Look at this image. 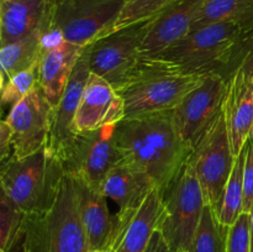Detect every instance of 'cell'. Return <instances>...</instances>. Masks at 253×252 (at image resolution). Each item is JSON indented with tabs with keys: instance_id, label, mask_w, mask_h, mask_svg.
Returning <instances> with one entry per match:
<instances>
[{
	"instance_id": "7402d4cb",
	"label": "cell",
	"mask_w": 253,
	"mask_h": 252,
	"mask_svg": "<svg viewBox=\"0 0 253 252\" xmlns=\"http://www.w3.org/2000/svg\"><path fill=\"white\" fill-rule=\"evenodd\" d=\"M244 162L245 151L235 158L229 180L214 207L215 215L220 224L230 227L244 212Z\"/></svg>"
},
{
	"instance_id": "9c48e42d",
	"label": "cell",
	"mask_w": 253,
	"mask_h": 252,
	"mask_svg": "<svg viewBox=\"0 0 253 252\" xmlns=\"http://www.w3.org/2000/svg\"><path fill=\"white\" fill-rule=\"evenodd\" d=\"M227 84L229 79L221 74H205L172 110L178 132L192 151L221 116Z\"/></svg>"
},
{
	"instance_id": "277c9868",
	"label": "cell",
	"mask_w": 253,
	"mask_h": 252,
	"mask_svg": "<svg viewBox=\"0 0 253 252\" xmlns=\"http://www.w3.org/2000/svg\"><path fill=\"white\" fill-rule=\"evenodd\" d=\"M64 174L61 161L47 147L22 158L10 153L0 163V185L26 215L52 207Z\"/></svg>"
},
{
	"instance_id": "52a82bcc",
	"label": "cell",
	"mask_w": 253,
	"mask_h": 252,
	"mask_svg": "<svg viewBox=\"0 0 253 252\" xmlns=\"http://www.w3.org/2000/svg\"><path fill=\"white\" fill-rule=\"evenodd\" d=\"M126 0H49V25L67 42L85 47L110 34Z\"/></svg>"
},
{
	"instance_id": "d4e9b609",
	"label": "cell",
	"mask_w": 253,
	"mask_h": 252,
	"mask_svg": "<svg viewBox=\"0 0 253 252\" xmlns=\"http://www.w3.org/2000/svg\"><path fill=\"white\" fill-rule=\"evenodd\" d=\"M26 217L0 185V250L12 252L21 246Z\"/></svg>"
},
{
	"instance_id": "f546056e",
	"label": "cell",
	"mask_w": 253,
	"mask_h": 252,
	"mask_svg": "<svg viewBox=\"0 0 253 252\" xmlns=\"http://www.w3.org/2000/svg\"><path fill=\"white\" fill-rule=\"evenodd\" d=\"M244 151V212H250L253 208V140H247Z\"/></svg>"
},
{
	"instance_id": "f1b7e54d",
	"label": "cell",
	"mask_w": 253,
	"mask_h": 252,
	"mask_svg": "<svg viewBox=\"0 0 253 252\" xmlns=\"http://www.w3.org/2000/svg\"><path fill=\"white\" fill-rule=\"evenodd\" d=\"M226 252H251V217L242 212L227 229Z\"/></svg>"
},
{
	"instance_id": "ba28073f",
	"label": "cell",
	"mask_w": 253,
	"mask_h": 252,
	"mask_svg": "<svg viewBox=\"0 0 253 252\" xmlns=\"http://www.w3.org/2000/svg\"><path fill=\"white\" fill-rule=\"evenodd\" d=\"M152 20V19H151ZM151 20L110 32L84 47L90 73L120 88L135 72Z\"/></svg>"
},
{
	"instance_id": "d6986e66",
	"label": "cell",
	"mask_w": 253,
	"mask_h": 252,
	"mask_svg": "<svg viewBox=\"0 0 253 252\" xmlns=\"http://www.w3.org/2000/svg\"><path fill=\"white\" fill-rule=\"evenodd\" d=\"M155 188L146 173L120 161L105 177L101 192L118 205L119 214L128 216L137 211Z\"/></svg>"
},
{
	"instance_id": "f35d334b",
	"label": "cell",
	"mask_w": 253,
	"mask_h": 252,
	"mask_svg": "<svg viewBox=\"0 0 253 252\" xmlns=\"http://www.w3.org/2000/svg\"><path fill=\"white\" fill-rule=\"evenodd\" d=\"M1 1H5V0H0V2H1Z\"/></svg>"
},
{
	"instance_id": "8992f818",
	"label": "cell",
	"mask_w": 253,
	"mask_h": 252,
	"mask_svg": "<svg viewBox=\"0 0 253 252\" xmlns=\"http://www.w3.org/2000/svg\"><path fill=\"white\" fill-rule=\"evenodd\" d=\"M162 199L157 230L173 252H188L207 205L192 158L170 183Z\"/></svg>"
},
{
	"instance_id": "d590c367",
	"label": "cell",
	"mask_w": 253,
	"mask_h": 252,
	"mask_svg": "<svg viewBox=\"0 0 253 252\" xmlns=\"http://www.w3.org/2000/svg\"><path fill=\"white\" fill-rule=\"evenodd\" d=\"M89 252H111V251H109V250H91V251Z\"/></svg>"
},
{
	"instance_id": "603a6c76",
	"label": "cell",
	"mask_w": 253,
	"mask_h": 252,
	"mask_svg": "<svg viewBox=\"0 0 253 252\" xmlns=\"http://www.w3.org/2000/svg\"><path fill=\"white\" fill-rule=\"evenodd\" d=\"M43 31L35 32L25 39L0 47V69L6 81L19 72L39 63L43 54L41 43Z\"/></svg>"
},
{
	"instance_id": "83f0119b",
	"label": "cell",
	"mask_w": 253,
	"mask_h": 252,
	"mask_svg": "<svg viewBox=\"0 0 253 252\" xmlns=\"http://www.w3.org/2000/svg\"><path fill=\"white\" fill-rule=\"evenodd\" d=\"M173 0H126L123 12L111 32L124 29L136 22L146 21L157 16Z\"/></svg>"
},
{
	"instance_id": "4fadbf2b",
	"label": "cell",
	"mask_w": 253,
	"mask_h": 252,
	"mask_svg": "<svg viewBox=\"0 0 253 252\" xmlns=\"http://www.w3.org/2000/svg\"><path fill=\"white\" fill-rule=\"evenodd\" d=\"M124 119L125 104L115 86L90 73L74 116L73 132L77 135L113 126Z\"/></svg>"
},
{
	"instance_id": "60d3db41",
	"label": "cell",
	"mask_w": 253,
	"mask_h": 252,
	"mask_svg": "<svg viewBox=\"0 0 253 252\" xmlns=\"http://www.w3.org/2000/svg\"><path fill=\"white\" fill-rule=\"evenodd\" d=\"M1 114H2V113H1V111H0V115H1Z\"/></svg>"
},
{
	"instance_id": "cb8c5ba5",
	"label": "cell",
	"mask_w": 253,
	"mask_h": 252,
	"mask_svg": "<svg viewBox=\"0 0 253 252\" xmlns=\"http://www.w3.org/2000/svg\"><path fill=\"white\" fill-rule=\"evenodd\" d=\"M221 21L252 22L253 0H205L192 30Z\"/></svg>"
},
{
	"instance_id": "6da1fadb",
	"label": "cell",
	"mask_w": 253,
	"mask_h": 252,
	"mask_svg": "<svg viewBox=\"0 0 253 252\" xmlns=\"http://www.w3.org/2000/svg\"><path fill=\"white\" fill-rule=\"evenodd\" d=\"M114 140L121 162L146 173L162 195L193 153L178 132L172 110L124 119L115 125Z\"/></svg>"
},
{
	"instance_id": "3957f363",
	"label": "cell",
	"mask_w": 253,
	"mask_h": 252,
	"mask_svg": "<svg viewBox=\"0 0 253 252\" xmlns=\"http://www.w3.org/2000/svg\"><path fill=\"white\" fill-rule=\"evenodd\" d=\"M20 249L29 252H89L73 177L64 174L47 211L27 215Z\"/></svg>"
},
{
	"instance_id": "74e56055",
	"label": "cell",
	"mask_w": 253,
	"mask_h": 252,
	"mask_svg": "<svg viewBox=\"0 0 253 252\" xmlns=\"http://www.w3.org/2000/svg\"><path fill=\"white\" fill-rule=\"evenodd\" d=\"M21 252H29V251H24V250H22V251Z\"/></svg>"
},
{
	"instance_id": "1f68e13d",
	"label": "cell",
	"mask_w": 253,
	"mask_h": 252,
	"mask_svg": "<svg viewBox=\"0 0 253 252\" xmlns=\"http://www.w3.org/2000/svg\"><path fill=\"white\" fill-rule=\"evenodd\" d=\"M236 72H239L240 74H242L246 78L253 79V32L251 35V39H250L246 54H245L244 59H242L241 64H240Z\"/></svg>"
},
{
	"instance_id": "4dcf8cb0",
	"label": "cell",
	"mask_w": 253,
	"mask_h": 252,
	"mask_svg": "<svg viewBox=\"0 0 253 252\" xmlns=\"http://www.w3.org/2000/svg\"><path fill=\"white\" fill-rule=\"evenodd\" d=\"M11 150V130L9 124L0 115V163L10 155Z\"/></svg>"
},
{
	"instance_id": "e0dca14e",
	"label": "cell",
	"mask_w": 253,
	"mask_h": 252,
	"mask_svg": "<svg viewBox=\"0 0 253 252\" xmlns=\"http://www.w3.org/2000/svg\"><path fill=\"white\" fill-rule=\"evenodd\" d=\"M224 118L235 157L244 150L253 124V79L235 72L229 79Z\"/></svg>"
},
{
	"instance_id": "8d00e7d4",
	"label": "cell",
	"mask_w": 253,
	"mask_h": 252,
	"mask_svg": "<svg viewBox=\"0 0 253 252\" xmlns=\"http://www.w3.org/2000/svg\"><path fill=\"white\" fill-rule=\"evenodd\" d=\"M249 140H253V124H252V128H251V131H250Z\"/></svg>"
},
{
	"instance_id": "d6a6232c",
	"label": "cell",
	"mask_w": 253,
	"mask_h": 252,
	"mask_svg": "<svg viewBox=\"0 0 253 252\" xmlns=\"http://www.w3.org/2000/svg\"><path fill=\"white\" fill-rule=\"evenodd\" d=\"M145 252H173V251L169 249V246L167 245L166 240L163 239L162 234H161L158 230H156L155 234L152 235V239H151L147 249L145 250Z\"/></svg>"
},
{
	"instance_id": "5b68a950",
	"label": "cell",
	"mask_w": 253,
	"mask_h": 252,
	"mask_svg": "<svg viewBox=\"0 0 253 252\" xmlns=\"http://www.w3.org/2000/svg\"><path fill=\"white\" fill-rule=\"evenodd\" d=\"M203 77L180 73L155 57H141L132 76L116 89L125 104V119L173 110Z\"/></svg>"
},
{
	"instance_id": "e575fe53",
	"label": "cell",
	"mask_w": 253,
	"mask_h": 252,
	"mask_svg": "<svg viewBox=\"0 0 253 252\" xmlns=\"http://www.w3.org/2000/svg\"><path fill=\"white\" fill-rule=\"evenodd\" d=\"M250 217H251V252H253V208L250 211Z\"/></svg>"
},
{
	"instance_id": "ac0fdd59",
	"label": "cell",
	"mask_w": 253,
	"mask_h": 252,
	"mask_svg": "<svg viewBox=\"0 0 253 252\" xmlns=\"http://www.w3.org/2000/svg\"><path fill=\"white\" fill-rule=\"evenodd\" d=\"M49 26V0H5L0 2V47Z\"/></svg>"
},
{
	"instance_id": "ab89813d",
	"label": "cell",
	"mask_w": 253,
	"mask_h": 252,
	"mask_svg": "<svg viewBox=\"0 0 253 252\" xmlns=\"http://www.w3.org/2000/svg\"><path fill=\"white\" fill-rule=\"evenodd\" d=\"M0 252H4V251H2V250H0Z\"/></svg>"
},
{
	"instance_id": "ffe728a7",
	"label": "cell",
	"mask_w": 253,
	"mask_h": 252,
	"mask_svg": "<svg viewBox=\"0 0 253 252\" xmlns=\"http://www.w3.org/2000/svg\"><path fill=\"white\" fill-rule=\"evenodd\" d=\"M84 47L64 41L48 49L39 62V88L53 108L58 104Z\"/></svg>"
},
{
	"instance_id": "4316f807",
	"label": "cell",
	"mask_w": 253,
	"mask_h": 252,
	"mask_svg": "<svg viewBox=\"0 0 253 252\" xmlns=\"http://www.w3.org/2000/svg\"><path fill=\"white\" fill-rule=\"evenodd\" d=\"M37 85H39V63L19 72L7 79L4 89L0 93V111L2 113V110L7 106L11 109L15 104L31 93Z\"/></svg>"
},
{
	"instance_id": "7c38bea8",
	"label": "cell",
	"mask_w": 253,
	"mask_h": 252,
	"mask_svg": "<svg viewBox=\"0 0 253 252\" xmlns=\"http://www.w3.org/2000/svg\"><path fill=\"white\" fill-rule=\"evenodd\" d=\"M53 109L39 85L10 109L5 120L11 130L12 155L22 158L46 147Z\"/></svg>"
},
{
	"instance_id": "8fae6325",
	"label": "cell",
	"mask_w": 253,
	"mask_h": 252,
	"mask_svg": "<svg viewBox=\"0 0 253 252\" xmlns=\"http://www.w3.org/2000/svg\"><path fill=\"white\" fill-rule=\"evenodd\" d=\"M205 204L214 208L229 180L235 156L230 145L224 110L190 156Z\"/></svg>"
},
{
	"instance_id": "44dd1931",
	"label": "cell",
	"mask_w": 253,
	"mask_h": 252,
	"mask_svg": "<svg viewBox=\"0 0 253 252\" xmlns=\"http://www.w3.org/2000/svg\"><path fill=\"white\" fill-rule=\"evenodd\" d=\"M162 209V194L155 188L137 211L125 222L111 252H145L157 230Z\"/></svg>"
},
{
	"instance_id": "2e32d148",
	"label": "cell",
	"mask_w": 253,
	"mask_h": 252,
	"mask_svg": "<svg viewBox=\"0 0 253 252\" xmlns=\"http://www.w3.org/2000/svg\"><path fill=\"white\" fill-rule=\"evenodd\" d=\"M74 180L78 193L79 212L88 239L89 251H111L118 229V216L110 212L108 198L101 190L95 189L78 179Z\"/></svg>"
},
{
	"instance_id": "484cf974",
	"label": "cell",
	"mask_w": 253,
	"mask_h": 252,
	"mask_svg": "<svg viewBox=\"0 0 253 252\" xmlns=\"http://www.w3.org/2000/svg\"><path fill=\"white\" fill-rule=\"evenodd\" d=\"M227 229L216 219L214 208L205 205L188 252H226Z\"/></svg>"
},
{
	"instance_id": "836d02e7",
	"label": "cell",
	"mask_w": 253,
	"mask_h": 252,
	"mask_svg": "<svg viewBox=\"0 0 253 252\" xmlns=\"http://www.w3.org/2000/svg\"><path fill=\"white\" fill-rule=\"evenodd\" d=\"M5 83H6V78H5L4 73H2L1 69H0V93H1L2 89H4Z\"/></svg>"
},
{
	"instance_id": "5bb4252c",
	"label": "cell",
	"mask_w": 253,
	"mask_h": 252,
	"mask_svg": "<svg viewBox=\"0 0 253 252\" xmlns=\"http://www.w3.org/2000/svg\"><path fill=\"white\" fill-rule=\"evenodd\" d=\"M205 0H173L151 20L140 48L141 57L157 56L189 34Z\"/></svg>"
},
{
	"instance_id": "9a60e30c",
	"label": "cell",
	"mask_w": 253,
	"mask_h": 252,
	"mask_svg": "<svg viewBox=\"0 0 253 252\" xmlns=\"http://www.w3.org/2000/svg\"><path fill=\"white\" fill-rule=\"evenodd\" d=\"M90 76L85 51L83 49L74 71L69 78L68 84L59 99L58 104L53 109L51 131L46 147L58 158L59 161L67 152L71 143L73 142L76 133L73 132V121L81 101L82 93L86 81ZM62 163V162H61Z\"/></svg>"
},
{
	"instance_id": "30bf717a",
	"label": "cell",
	"mask_w": 253,
	"mask_h": 252,
	"mask_svg": "<svg viewBox=\"0 0 253 252\" xmlns=\"http://www.w3.org/2000/svg\"><path fill=\"white\" fill-rule=\"evenodd\" d=\"M114 130L115 125L77 133L61 160L64 173L101 190L108 173L121 161Z\"/></svg>"
},
{
	"instance_id": "7a4b0ae2",
	"label": "cell",
	"mask_w": 253,
	"mask_h": 252,
	"mask_svg": "<svg viewBox=\"0 0 253 252\" xmlns=\"http://www.w3.org/2000/svg\"><path fill=\"white\" fill-rule=\"evenodd\" d=\"M252 32L253 21L214 22L192 30L153 57L180 73H217L230 79L246 54Z\"/></svg>"
}]
</instances>
